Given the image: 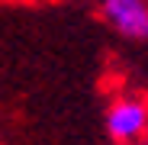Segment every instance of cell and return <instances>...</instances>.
<instances>
[{"label":"cell","mask_w":148,"mask_h":145,"mask_svg":"<svg viewBox=\"0 0 148 145\" xmlns=\"http://www.w3.org/2000/svg\"><path fill=\"white\" fill-rule=\"evenodd\" d=\"M97 13L126 42H148V0H100Z\"/></svg>","instance_id":"7a4b0ae2"},{"label":"cell","mask_w":148,"mask_h":145,"mask_svg":"<svg viewBox=\"0 0 148 145\" xmlns=\"http://www.w3.org/2000/svg\"><path fill=\"white\" fill-rule=\"evenodd\" d=\"M103 129L113 145H148V97L119 90L103 110Z\"/></svg>","instance_id":"6da1fadb"}]
</instances>
